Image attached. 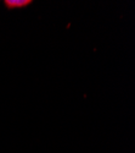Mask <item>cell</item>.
<instances>
[{"label": "cell", "instance_id": "cell-1", "mask_svg": "<svg viewBox=\"0 0 135 153\" xmlns=\"http://www.w3.org/2000/svg\"><path fill=\"white\" fill-rule=\"evenodd\" d=\"M31 1L29 0H6L5 4L7 7L10 9H15V7H22V6H26L28 5Z\"/></svg>", "mask_w": 135, "mask_h": 153}]
</instances>
